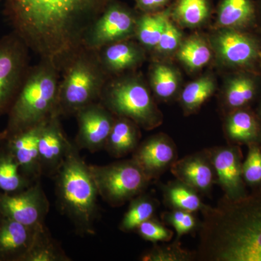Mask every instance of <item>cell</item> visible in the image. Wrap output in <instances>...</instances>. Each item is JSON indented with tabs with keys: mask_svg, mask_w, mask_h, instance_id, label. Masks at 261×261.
<instances>
[{
	"mask_svg": "<svg viewBox=\"0 0 261 261\" xmlns=\"http://www.w3.org/2000/svg\"><path fill=\"white\" fill-rule=\"evenodd\" d=\"M4 14L30 51L63 70L84 34L115 0H4Z\"/></svg>",
	"mask_w": 261,
	"mask_h": 261,
	"instance_id": "6da1fadb",
	"label": "cell"
},
{
	"mask_svg": "<svg viewBox=\"0 0 261 261\" xmlns=\"http://www.w3.org/2000/svg\"><path fill=\"white\" fill-rule=\"evenodd\" d=\"M195 260L261 261V189L202 212Z\"/></svg>",
	"mask_w": 261,
	"mask_h": 261,
	"instance_id": "7a4b0ae2",
	"label": "cell"
},
{
	"mask_svg": "<svg viewBox=\"0 0 261 261\" xmlns=\"http://www.w3.org/2000/svg\"><path fill=\"white\" fill-rule=\"evenodd\" d=\"M73 146L55 175L57 203L80 236L94 235L99 214L97 187L89 165Z\"/></svg>",
	"mask_w": 261,
	"mask_h": 261,
	"instance_id": "3957f363",
	"label": "cell"
},
{
	"mask_svg": "<svg viewBox=\"0 0 261 261\" xmlns=\"http://www.w3.org/2000/svg\"><path fill=\"white\" fill-rule=\"evenodd\" d=\"M60 80L61 71L50 61L40 59L30 66L8 113V136L40 124L57 112Z\"/></svg>",
	"mask_w": 261,
	"mask_h": 261,
	"instance_id": "277c9868",
	"label": "cell"
},
{
	"mask_svg": "<svg viewBox=\"0 0 261 261\" xmlns=\"http://www.w3.org/2000/svg\"><path fill=\"white\" fill-rule=\"evenodd\" d=\"M109 78L97 51L81 47L61 70L57 112L61 117L75 116L82 108L99 102Z\"/></svg>",
	"mask_w": 261,
	"mask_h": 261,
	"instance_id": "5b68a950",
	"label": "cell"
},
{
	"mask_svg": "<svg viewBox=\"0 0 261 261\" xmlns=\"http://www.w3.org/2000/svg\"><path fill=\"white\" fill-rule=\"evenodd\" d=\"M99 102L115 116L128 118L146 130L154 129L163 122L148 82L137 70L110 77Z\"/></svg>",
	"mask_w": 261,
	"mask_h": 261,
	"instance_id": "8992f818",
	"label": "cell"
},
{
	"mask_svg": "<svg viewBox=\"0 0 261 261\" xmlns=\"http://www.w3.org/2000/svg\"><path fill=\"white\" fill-rule=\"evenodd\" d=\"M89 167L98 195L113 207H121L145 192L151 182L133 159Z\"/></svg>",
	"mask_w": 261,
	"mask_h": 261,
	"instance_id": "52a82bcc",
	"label": "cell"
},
{
	"mask_svg": "<svg viewBox=\"0 0 261 261\" xmlns=\"http://www.w3.org/2000/svg\"><path fill=\"white\" fill-rule=\"evenodd\" d=\"M231 29H215L208 37L218 63L236 71L261 73V32Z\"/></svg>",
	"mask_w": 261,
	"mask_h": 261,
	"instance_id": "ba28073f",
	"label": "cell"
},
{
	"mask_svg": "<svg viewBox=\"0 0 261 261\" xmlns=\"http://www.w3.org/2000/svg\"><path fill=\"white\" fill-rule=\"evenodd\" d=\"M29 51L14 32L0 39V117L9 112L30 68Z\"/></svg>",
	"mask_w": 261,
	"mask_h": 261,
	"instance_id": "9c48e42d",
	"label": "cell"
},
{
	"mask_svg": "<svg viewBox=\"0 0 261 261\" xmlns=\"http://www.w3.org/2000/svg\"><path fill=\"white\" fill-rule=\"evenodd\" d=\"M139 13L135 8L115 0L87 29L82 47L98 50L111 43L135 39Z\"/></svg>",
	"mask_w": 261,
	"mask_h": 261,
	"instance_id": "30bf717a",
	"label": "cell"
},
{
	"mask_svg": "<svg viewBox=\"0 0 261 261\" xmlns=\"http://www.w3.org/2000/svg\"><path fill=\"white\" fill-rule=\"evenodd\" d=\"M49 211V202L40 181L23 191H0V217L14 220L27 226H42Z\"/></svg>",
	"mask_w": 261,
	"mask_h": 261,
	"instance_id": "8fae6325",
	"label": "cell"
},
{
	"mask_svg": "<svg viewBox=\"0 0 261 261\" xmlns=\"http://www.w3.org/2000/svg\"><path fill=\"white\" fill-rule=\"evenodd\" d=\"M74 116L78 123L75 147L92 153L104 149L116 117L99 102L82 108Z\"/></svg>",
	"mask_w": 261,
	"mask_h": 261,
	"instance_id": "7c38bea8",
	"label": "cell"
},
{
	"mask_svg": "<svg viewBox=\"0 0 261 261\" xmlns=\"http://www.w3.org/2000/svg\"><path fill=\"white\" fill-rule=\"evenodd\" d=\"M216 176V184L224 197L237 200L247 195L243 177L242 152L239 145L216 146L207 148Z\"/></svg>",
	"mask_w": 261,
	"mask_h": 261,
	"instance_id": "4fadbf2b",
	"label": "cell"
},
{
	"mask_svg": "<svg viewBox=\"0 0 261 261\" xmlns=\"http://www.w3.org/2000/svg\"><path fill=\"white\" fill-rule=\"evenodd\" d=\"M132 159L152 181L159 179L177 161V147L166 134H156L140 142Z\"/></svg>",
	"mask_w": 261,
	"mask_h": 261,
	"instance_id": "5bb4252c",
	"label": "cell"
},
{
	"mask_svg": "<svg viewBox=\"0 0 261 261\" xmlns=\"http://www.w3.org/2000/svg\"><path fill=\"white\" fill-rule=\"evenodd\" d=\"M61 116L56 112L44 121L39 140L42 176L54 177L74 146L65 135Z\"/></svg>",
	"mask_w": 261,
	"mask_h": 261,
	"instance_id": "9a60e30c",
	"label": "cell"
},
{
	"mask_svg": "<svg viewBox=\"0 0 261 261\" xmlns=\"http://www.w3.org/2000/svg\"><path fill=\"white\" fill-rule=\"evenodd\" d=\"M261 97V73L247 70L232 71L226 76L220 96L225 115L250 108Z\"/></svg>",
	"mask_w": 261,
	"mask_h": 261,
	"instance_id": "2e32d148",
	"label": "cell"
},
{
	"mask_svg": "<svg viewBox=\"0 0 261 261\" xmlns=\"http://www.w3.org/2000/svg\"><path fill=\"white\" fill-rule=\"evenodd\" d=\"M96 51L109 77L136 71L143 65L148 55L135 39L111 43Z\"/></svg>",
	"mask_w": 261,
	"mask_h": 261,
	"instance_id": "e0dca14e",
	"label": "cell"
},
{
	"mask_svg": "<svg viewBox=\"0 0 261 261\" xmlns=\"http://www.w3.org/2000/svg\"><path fill=\"white\" fill-rule=\"evenodd\" d=\"M48 119V118H47ZM44 121L8 136L5 145L14 156L20 171L32 182L40 181L42 176L39 153V140Z\"/></svg>",
	"mask_w": 261,
	"mask_h": 261,
	"instance_id": "ac0fdd59",
	"label": "cell"
},
{
	"mask_svg": "<svg viewBox=\"0 0 261 261\" xmlns=\"http://www.w3.org/2000/svg\"><path fill=\"white\" fill-rule=\"evenodd\" d=\"M170 171L176 179L192 187L200 195H210L216 184V173L206 149L178 159Z\"/></svg>",
	"mask_w": 261,
	"mask_h": 261,
	"instance_id": "d6986e66",
	"label": "cell"
},
{
	"mask_svg": "<svg viewBox=\"0 0 261 261\" xmlns=\"http://www.w3.org/2000/svg\"><path fill=\"white\" fill-rule=\"evenodd\" d=\"M38 227L0 217V260L23 261L32 247Z\"/></svg>",
	"mask_w": 261,
	"mask_h": 261,
	"instance_id": "ffe728a7",
	"label": "cell"
},
{
	"mask_svg": "<svg viewBox=\"0 0 261 261\" xmlns=\"http://www.w3.org/2000/svg\"><path fill=\"white\" fill-rule=\"evenodd\" d=\"M216 13L215 29H260L255 0H220Z\"/></svg>",
	"mask_w": 261,
	"mask_h": 261,
	"instance_id": "44dd1931",
	"label": "cell"
},
{
	"mask_svg": "<svg viewBox=\"0 0 261 261\" xmlns=\"http://www.w3.org/2000/svg\"><path fill=\"white\" fill-rule=\"evenodd\" d=\"M224 132L230 145L248 146L261 142V121L250 108L225 115Z\"/></svg>",
	"mask_w": 261,
	"mask_h": 261,
	"instance_id": "7402d4cb",
	"label": "cell"
},
{
	"mask_svg": "<svg viewBox=\"0 0 261 261\" xmlns=\"http://www.w3.org/2000/svg\"><path fill=\"white\" fill-rule=\"evenodd\" d=\"M181 75L172 63L154 60L148 70V82L154 99L168 102L177 99L181 90Z\"/></svg>",
	"mask_w": 261,
	"mask_h": 261,
	"instance_id": "603a6c76",
	"label": "cell"
},
{
	"mask_svg": "<svg viewBox=\"0 0 261 261\" xmlns=\"http://www.w3.org/2000/svg\"><path fill=\"white\" fill-rule=\"evenodd\" d=\"M140 128L128 118L116 117L104 149L115 159L133 153L140 143Z\"/></svg>",
	"mask_w": 261,
	"mask_h": 261,
	"instance_id": "cb8c5ba5",
	"label": "cell"
},
{
	"mask_svg": "<svg viewBox=\"0 0 261 261\" xmlns=\"http://www.w3.org/2000/svg\"><path fill=\"white\" fill-rule=\"evenodd\" d=\"M214 56L208 38L195 33L183 39L175 58L188 71L193 73L207 66Z\"/></svg>",
	"mask_w": 261,
	"mask_h": 261,
	"instance_id": "d4e9b609",
	"label": "cell"
},
{
	"mask_svg": "<svg viewBox=\"0 0 261 261\" xmlns=\"http://www.w3.org/2000/svg\"><path fill=\"white\" fill-rule=\"evenodd\" d=\"M163 202L171 210H181L197 213L205 210L207 205L201 199L195 189L178 179L167 182L161 187Z\"/></svg>",
	"mask_w": 261,
	"mask_h": 261,
	"instance_id": "484cf974",
	"label": "cell"
},
{
	"mask_svg": "<svg viewBox=\"0 0 261 261\" xmlns=\"http://www.w3.org/2000/svg\"><path fill=\"white\" fill-rule=\"evenodd\" d=\"M217 82L214 75L206 73L181 89L178 100L185 116L198 112L216 92Z\"/></svg>",
	"mask_w": 261,
	"mask_h": 261,
	"instance_id": "4316f807",
	"label": "cell"
},
{
	"mask_svg": "<svg viewBox=\"0 0 261 261\" xmlns=\"http://www.w3.org/2000/svg\"><path fill=\"white\" fill-rule=\"evenodd\" d=\"M212 13L211 0H176L171 5V18L180 28H200Z\"/></svg>",
	"mask_w": 261,
	"mask_h": 261,
	"instance_id": "83f0119b",
	"label": "cell"
},
{
	"mask_svg": "<svg viewBox=\"0 0 261 261\" xmlns=\"http://www.w3.org/2000/svg\"><path fill=\"white\" fill-rule=\"evenodd\" d=\"M171 6L155 13H139L135 39L148 54L154 51L166 21L171 17Z\"/></svg>",
	"mask_w": 261,
	"mask_h": 261,
	"instance_id": "f1b7e54d",
	"label": "cell"
},
{
	"mask_svg": "<svg viewBox=\"0 0 261 261\" xmlns=\"http://www.w3.org/2000/svg\"><path fill=\"white\" fill-rule=\"evenodd\" d=\"M56 240L51 236L45 224L39 226L28 253L23 261H70Z\"/></svg>",
	"mask_w": 261,
	"mask_h": 261,
	"instance_id": "f546056e",
	"label": "cell"
},
{
	"mask_svg": "<svg viewBox=\"0 0 261 261\" xmlns=\"http://www.w3.org/2000/svg\"><path fill=\"white\" fill-rule=\"evenodd\" d=\"M160 205L159 201L145 192L129 201L126 214L119 224L120 231L132 232L145 221L154 217Z\"/></svg>",
	"mask_w": 261,
	"mask_h": 261,
	"instance_id": "4dcf8cb0",
	"label": "cell"
},
{
	"mask_svg": "<svg viewBox=\"0 0 261 261\" xmlns=\"http://www.w3.org/2000/svg\"><path fill=\"white\" fill-rule=\"evenodd\" d=\"M33 184L23 176L14 156L3 144L0 147V191L15 193L29 188Z\"/></svg>",
	"mask_w": 261,
	"mask_h": 261,
	"instance_id": "1f68e13d",
	"label": "cell"
},
{
	"mask_svg": "<svg viewBox=\"0 0 261 261\" xmlns=\"http://www.w3.org/2000/svg\"><path fill=\"white\" fill-rule=\"evenodd\" d=\"M184 39L180 27L170 17L157 46L150 55L153 57V60H166L175 56Z\"/></svg>",
	"mask_w": 261,
	"mask_h": 261,
	"instance_id": "d6a6232c",
	"label": "cell"
},
{
	"mask_svg": "<svg viewBox=\"0 0 261 261\" xmlns=\"http://www.w3.org/2000/svg\"><path fill=\"white\" fill-rule=\"evenodd\" d=\"M195 251L190 252L181 247L179 240L169 245H158L142 254V261H192L195 260Z\"/></svg>",
	"mask_w": 261,
	"mask_h": 261,
	"instance_id": "836d02e7",
	"label": "cell"
},
{
	"mask_svg": "<svg viewBox=\"0 0 261 261\" xmlns=\"http://www.w3.org/2000/svg\"><path fill=\"white\" fill-rule=\"evenodd\" d=\"M161 219L165 224L172 226L176 233V240L182 236L195 233L200 229L201 221L197 214L181 210L165 211L161 214Z\"/></svg>",
	"mask_w": 261,
	"mask_h": 261,
	"instance_id": "e575fe53",
	"label": "cell"
},
{
	"mask_svg": "<svg viewBox=\"0 0 261 261\" xmlns=\"http://www.w3.org/2000/svg\"><path fill=\"white\" fill-rule=\"evenodd\" d=\"M243 177L245 185L261 189V148L257 144L248 145L246 159L243 163Z\"/></svg>",
	"mask_w": 261,
	"mask_h": 261,
	"instance_id": "d590c367",
	"label": "cell"
},
{
	"mask_svg": "<svg viewBox=\"0 0 261 261\" xmlns=\"http://www.w3.org/2000/svg\"><path fill=\"white\" fill-rule=\"evenodd\" d=\"M140 238L154 244L168 243L173 238L172 230L166 227L163 222L155 217L151 218L141 224L135 230Z\"/></svg>",
	"mask_w": 261,
	"mask_h": 261,
	"instance_id": "8d00e7d4",
	"label": "cell"
},
{
	"mask_svg": "<svg viewBox=\"0 0 261 261\" xmlns=\"http://www.w3.org/2000/svg\"><path fill=\"white\" fill-rule=\"evenodd\" d=\"M135 9L140 13H149L169 8L176 0H134Z\"/></svg>",
	"mask_w": 261,
	"mask_h": 261,
	"instance_id": "74e56055",
	"label": "cell"
},
{
	"mask_svg": "<svg viewBox=\"0 0 261 261\" xmlns=\"http://www.w3.org/2000/svg\"><path fill=\"white\" fill-rule=\"evenodd\" d=\"M7 137H8V132L5 129L0 132V147L5 143Z\"/></svg>",
	"mask_w": 261,
	"mask_h": 261,
	"instance_id": "f35d334b",
	"label": "cell"
},
{
	"mask_svg": "<svg viewBox=\"0 0 261 261\" xmlns=\"http://www.w3.org/2000/svg\"><path fill=\"white\" fill-rule=\"evenodd\" d=\"M256 2L257 15H258L259 24L261 29V0H255Z\"/></svg>",
	"mask_w": 261,
	"mask_h": 261,
	"instance_id": "ab89813d",
	"label": "cell"
},
{
	"mask_svg": "<svg viewBox=\"0 0 261 261\" xmlns=\"http://www.w3.org/2000/svg\"><path fill=\"white\" fill-rule=\"evenodd\" d=\"M256 115L261 121V97L260 102H259L258 107H257Z\"/></svg>",
	"mask_w": 261,
	"mask_h": 261,
	"instance_id": "60d3db41",
	"label": "cell"
},
{
	"mask_svg": "<svg viewBox=\"0 0 261 261\" xmlns=\"http://www.w3.org/2000/svg\"><path fill=\"white\" fill-rule=\"evenodd\" d=\"M4 1V0H0V2Z\"/></svg>",
	"mask_w": 261,
	"mask_h": 261,
	"instance_id": "b9f144b4",
	"label": "cell"
}]
</instances>
